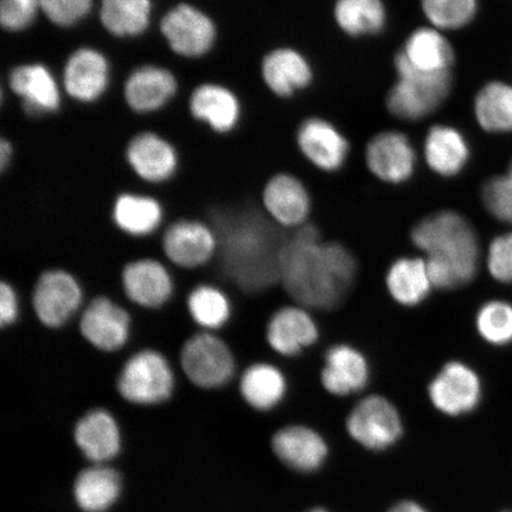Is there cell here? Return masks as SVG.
Listing matches in <instances>:
<instances>
[{
    "mask_svg": "<svg viewBox=\"0 0 512 512\" xmlns=\"http://www.w3.org/2000/svg\"><path fill=\"white\" fill-rule=\"evenodd\" d=\"M357 275L355 256L342 243L323 241L313 224L294 230L280 255V283L309 310L330 311L347 298Z\"/></svg>",
    "mask_w": 512,
    "mask_h": 512,
    "instance_id": "cell-1",
    "label": "cell"
},
{
    "mask_svg": "<svg viewBox=\"0 0 512 512\" xmlns=\"http://www.w3.org/2000/svg\"><path fill=\"white\" fill-rule=\"evenodd\" d=\"M273 223L254 211L214 217L220 270L243 292L260 293L280 283V255L286 238H281Z\"/></svg>",
    "mask_w": 512,
    "mask_h": 512,
    "instance_id": "cell-2",
    "label": "cell"
},
{
    "mask_svg": "<svg viewBox=\"0 0 512 512\" xmlns=\"http://www.w3.org/2000/svg\"><path fill=\"white\" fill-rule=\"evenodd\" d=\"M415 248L425 254L434 288L458 290L476 278L480 248L475 228L456 210L435 211L412 229Z\"/></svg>",
    "mask_w": 512,
    "mask_h": 512,
    "instance_id": "cell-3",
    "label": "cell"
},
{
    "mask_svg": "<svg viewBox=\"0 0 512 512\" xmlns=\"http://www.w3.org/2000/svg\"><path fill=\"white\" fill-rule=\"evenodd\" d=\"M396 81L386 95L387 111L395 119L406 123H419L430 118L450 98L453 73H422L409 66L399 51L393 60Z\"/></svg>",
    "mask_w": 512,
    "mask_h": 512,
    "instance_id": "cell-4",
    "label": "cell"
},
{
    "mask_svg": "<svg viewBox=\"0 0 512 512\" xmlns=\"http://www.w3.org/2000/svg\"><path fill=\"white\" fill-rule=\"evenodd\" d=\"M175 386L174 369L155 349H143L127 358L117 381L121 398L137 406H156L170 400Z\"/></svg>",
    "mask_w": 512,
    "mask_h": 512,
    "instance_id": "cell-5",
    "label": "cell"
},
{
    "mask_svg": "<svg viewBox=\"0 0 512 512\" xmlns=\"http://www.w3.org/2000/svg\"><path fill=\"white\" fill-rule=\"evenodd\" d=\"M181 367L187 379L201 389H219L236 373L232 349L214 332L201 331L183 344Z\"/></svg>",
    "mask_w": 512,
    "mask_h": 512,
    "instance_id": "cell-6",
    "label": "cell"
},
{
    "mask_svg": "<svg viewBox=\"0 0 512 512\" xmlns=\"http://www.w3.org/2000/svg\"><path fill=\"white\" fill-rule=\"evenodd\" d=\"M364 162L377 181L398 187L415 176L419 158L408 134L399 130H384L368 140Z\"/></svg>",
    "mask_w": 512,
    "mask_h": 512,
    "instance_id": "cell-7",
    "label": "cell"
},
{
    "mask_svg": "<svg viewBox=\"0 0 512 512\" xmlns=\"http://www.w3.org/2000/svg\"><path fill=\"white\" fill-rule=\"evenodd\" d=\"M83 304L79 280L66 270L44 271L32 292V309L48 329H61L78 313Z\"/></svg>",
    "mask_w": 512,
    "mask_h": 512,
    "instance_id": "cell-8",
    "label": "cell"
},
{
    "mask_svg": "<svg viewBox=\"0 0 512 512\" xmlns=\"http://www.w3.org/2000/svg\"><path fill=\"white\" fill-rule=\"evenodd\" d=\"M296 145L306 162L325 174H336L349 162L348 137L335 123L319 115H311L298 125Z\"/></svg>",
    "mask_w": 512,
    "mask_h": 512,
    "instance_id": "cell-9",
    "label": "cell"
},
{
    "mask_svg": "<svg viewBox=\"0 0 512 512\" xmlns=\"http://www.w3.org/2000/svg\"><path fill=\"white\" fill-rule=\"evenodd\" d=\"M350 437L371 451H382L401 438V415L392 401L369 395L352 409L347 420Z\"/></svg>",
    "mask_w": 512,
    "mask_h": 512,
    "instance_id": "cell-10",
    "label": "cell"
},
{
    "mask_svg": "<svg viewBox=\"0 0 512 512\" xmlns=\"http://www.w3.org/2000/svg\"><path fill=\"white\" fill-rule=\"evenodd\" d=\"M427 389L433 407L454 418L475 411L482 400L479 376L475 370L459 361L445 363Z\"/></svg>",
    "mask_w": 512,
    "mask_h": 512,
    "instance_id": "cell-11",
    "label": "cell"
},
{
    "mask_svg": "<svg viewBox=\"0 0 512 512\" xmlns=\"http://www.w3.org/2000/svg\"><path fill=\"white\" fill-rule=\"evenodd\" d=\"M132 319L123 306L100 296L88 303L81 312L80 334L96 350L115 352L123 349L130 339Z\"/></svg>",
    "mask_w": 512,
    "mask_h": 512,
    "instance_id": "cell-12",
    "label": "cell"
},
{
    "mask_svg": "<svg viewBox=\"0 0 512 512\" xmlns=\"http://www.w3.org/2000/svg\"><path fill=\"white\" fill-rule=\"evenodd\" d=\"M163 252L171 264L195 270L216 258L219 240L213 227L196 220H179L165 229Z\"/></svg>",
    "mask_w": 512,
    "mask_h": 512,
    "instance_id": "cell-13",
    "label": "cell"
},
{
    "mask_svg": "<svg viewBox=\"0 0 512 512\" xmlns=\"http://www.w3.org/2000/svg\"><path fill=\"white\" fill-rule=\"evenodd\" d=\"M261 201L275 226L296 230L309 223L312 197L305 183L296 175L280 172L268 179Z\"/></svg>",
    "mask_w": 512,
    "mask_h": 512,
    "instance_id": "cell-14",
    "label": "cell"
},
{
    "mask_svg": "<svg viewBox=\"0 0 512 512\" xmlns=\"http://www.w3.org/2000/svg\"><path fill=\"white\" fill-rule=\"evenodd\" d=\"M261 76L271 93L280 99H292L315 83L313 64L303 51L294 47H278L264 56Z\"/></svg>",
    "mask_w": 512,
    "mask_h": 512,
    "instance_id": "cell-15",
    "label": "cell"
},
{
    "mask_svg": "<svg viewBox=\"0 0 512 512\" xmlns=\"http://www.w3.org/2000/svg\"><path fill=\"white\" fill-rule=\"evenodd\" d=\"M160 30L170 48L185 57L207 54L216 38L213 21L188 4L178 5L169 11L160 24Z\"/></svg>",
    "mask_w": 512,
    "mask_h": 512,
    "instance_id": "cell-16",
    "label": "cell"
},
{
    "mask_svg": "<svg viewBox=\"0 0 512 512\" xmlns=\"http://www.w3.org/2000/svg\"><path fill=\"white\" fill-rule=\"evenodd\" d=\"M319 328L309 309L288 305L275 311L266 326V341L283 357H296L318 342Z\"/></svg>",
    "mask_w": 512,
    "mask_h": 512,
    "instance_id": "cell-17",
    "label": "cell"
},
{
    "mask_svg": "<svg viewBox=\"0 0 512 512\" xmlns=\"http://www.w3.org/2000/svg\"><path fill=\"white\" fill-rule=\"evenodd\" d=\"M121 285L130 302L147 310L163 307L175 290L168 268L150 258L128 262L121 273Z\"/></svg>",
    "mask_w": 512,
    "mask_h": 512,
    "instance_id": "cell-18",
    "label": "cell"
},
{
    "mask_svg": "<svg viewBox=\"0 0 512 512\" xmlns=\"http://www.w3.org/2000/svg\"><path fill=\"white\" fill-rule=\"evenodd\" d=\"M471 145L458 127L435 124L422 142V157L435 176L454 178L463 174L471 160Z\"/></svg>",
    "mask_w": 512,
    "mask_h": 512,
    "instance_id": "cell-19",
    "label": "cell"
},
{
    "mask_svg": "<svg viewBox=\"0 0 512 512\" xmlns=\"http://www.w3.org/2000/svg\"><path fill=\"white\" fill-rule=\"evenodd\" d=\"M370 366L361 350L350 344H335L326 350L320 382L331 395L344 396L362 392L370 381Z\"/></svg>",
    "mask_w": 512,
    "mask_h": 512,
    "instance_id": "cell-20",
    "label": "cell"
},
{
    "mask_svg": "<svg viewBox=\"0 0 512 512\" xmlns=\"http://www.w3.org/2000/svg\"><path fill=\"white\" fill-rule=\"evenodd\" d=\"M409 66L422 73H450L457 54L445 32L424 25L415 28L398 50Z\"/></svg>",
    "mask_w": 512,
    "mask_h": 512,
    "instance_id": "cell-21",
    "label": "cell"
},
{
    "mask_svg": "<svg viewBox=\"0 0 512 512\" xmlns=\"http://www.w3.org/2000/svg\"><path fill=\"white\" fill-rule=\"evenodd\" d=\"M272 447L281 462L299 472L318 470L328 457L322 435L302 425L281 428L274 434Z\"/></svg>",
    "mask_w": 512,
    "mask_h": 512,
    "instance_id": "cell-22",
    "label": "cell"
},
{
    "mask_svg": "<svg viewBox=\"0 0 512 512\" xmlns=\"http://www.w3.org/2000/svg\"><path fill=\"white\" fill-rule=\"evenodd\" d=\"M110 80L106 57L91 48H82L69 57L64 68V88L72 98L93 102L105 93Z\"/></svg>",
    "mask_w": 512,
    "mask_h": 512,
    "instance_id": "cell-23",
    "label": "cell"
},
{
    "mask_svg": "<svg viewBox=\"0 0 512 512\" xmlns=\"http://www.w3.org/2000/svg\"><path fill=\"white\" fill-rule=\"evenodd\" d=\"M74 437L85 457L96 464L117 457L121 448L118 422L106 409H93L83 415L75 426Z\"/></svg>",
    "mask_w": 512,
    "mask_h": 512,
    "instance_id": "cell-24",
    "label": "cell"
},
{
    "mask_svg": "<svg viewBox=\"0 0 512 512\" xmlns=\"http://www.w3.org/2000/svg\"><path fill=\"white\" fill-rule=\"evenodd\" d=\"M127 160L136 174L150 183L168 181L177 169L174 147L155 133H142L127 147Z\"/></svg>",
    "mask_w": 512,
    "mask_h": 512,
    "instance_id": "cell-25",
    "label": "cell"
},
{
    "mask_svg": "<svg viewBox=\"0 0 512 512\" xmlns=\"http://www.w3.org/2000/svg\"><path fill=\"white\" fill-rule=\"evenodd\" d=\"M10 87L12 92L21 96L24 110L28 114H44L59 110V87L49 69L42 64H24L12 70Z\"/></svg>",
    "mask_w": 512,
    "mask_h": 512,
    "instance_id": "cell-26",
    "label": "cell"
},
{
    "mask_svg": "<svg viewBox=\"0 0 512 512\" xmlns=\"http://www.w3.org/2000/svg\"><path fill=\"white\" fill-rule=\"evenodd\" d=\"M389 296L403 307L426 302L434 288L425 258L402 256L389 266L386 274Z\"/></svg>",
    "mask_w": 512,
    "mask_h": 512,
    "instance_id": "cell-27",
    "label": "cell"
},
{
    "mask_svg": "<svg viewBox=\"0 0 512 512\" xmlns=\"http://www.w3.org/2000/svg\"><path fill=\"white\" fill-rule=\"evenodd\" d=\"M176 92L177 81L169 70L145 66L128 78L125 99L133 111L150 113L168 104Z\"/></svg>",
    "mask_w": 512,
    "mask_h": 512,
    "instance_id": "cell-28",
    "label": "cell"
},
{
    "mask_svg": "<svg viewBox=\"0 0 512 512\" xmlns=\"http://www.w3.org/2000/svg\"><path fill=\"white\" fill-rule=\"evenodd\" d=\"M240 394L249 407L259 412L277 408L287 395V377L280 368L267 362H256L243 370Z\"/></svg>",
    "mask_w": 512,
    "mask_h": 512,
    "instance_id": "cell-29",
    "label": "cell"
},
{
    "mask_svg": "<svg viewBox=\"0 0 512 512\" xmlns=\"http://www.w3.org/2000/svg\"><path fill=\"white\" fill-rule=\"evenodd\" d=\"M332 17L339 31L351 38L380 36L389 24L384 0H336Z\"/></svg>",
    "mask_w": 512,
    "mask_h": 512,
    "instance_id": "cell-30",
    "label": "cell"
},
{
    "mask_svg": "<svg viewBox=\"0 0 512 512\" xmlns=\"http://www.w3.org/2000/svg\"><path fill=\"white\" fill-rule=\"evenodd\" d=\"M190 111L220 133L233 131L239 124L241 105L232 91L219 85H203L192 93Z\"/></svg>",
    "mask_w": 512,
    "mask_h": 512,
    "instance_id": "cell-31",
    "label": "cell"
},
{
    "mask_svg": "<svg viewBox=\"0 0 512 512\" xmlns=\"http://www.w3.org/2000/svg\"><path fill=\"white\" fill-rule=\"evenodd\" d=\"M163 217V207L149 196L123 194L114 202L112 219L115 226L133 238H145L155 233Z\"/></svg>",
    "mask_w": 512,
    "mask_h": 512,
    "instance_id": "cell-32",
    "label": "cell"
},
{
    "mask_svg": "<svg viewBox=\"0 0 512 512\" xmlns=\"http://www.w3.org/2000/svg\"><path fill=\"white\" fill-rule=\"evenodd\" d=\"M121 492L119 473L98 465L82 471L74 485V496L86 512H105L118 501Z\"/></svg>",
    "mask_w": 512,
    "mask_h": 512,
    "instance_id": "cell-33",
    "label": "cell"
},
{
    "mask_svg": "<svg viewBox=\"0 0 512 512\" xmlns=\"http://www.w3.org/2000/svg\"><path fill=\"white\" fill-rule=\"evenodd\" d=\"M473 113L485 132H512V86L502 81L485 83L475 96Z\"/></svg>",
    "mask_w": 512,
    "mask_h": 512,
    "instance_id": "cell-34",
    "label": "cell"
},
{
    "mask_svg": "<svg viewBox=\"0 0 512 512\" xmlns=\"http://www.w3.org/2000/svg\"><path fill=\"white\" fill-rule=\"evenodd\" d=\"M150 0H101L100 21L118 37L143 34L151 19Z\"/></svg>",
    "mask_w": 512,
    "mask_h": 512,
    "instance_id": "cell-35",
    "label": "cell"
},
{
    "mask_svg": "<svg viewBox=\"0 0 512 512\" xmlns=\"http://www.w3.org/2000/svg\"><path fill=\"white\" fill-rule=\"evenodd\" d=\"M189 315L203 331L214 332L227 325L232 317V303L220 287L202 284L189 293Z\"/></svg>",
    "mask_w": 512,
    "mask_h": 512,
    "instance_id": "cell-36",
    "label": "cell"
},
{
    "mask_svg": "<svg viewBox=\"0 0 512 512\" xmlns=\"http://www.w3.org/2000/svg\"><path fill=\"white\" fill-rule=\"evenodd\" d=\"M422 15L431 27L440 31L463 30L475 21L478 0H420Z\"/></svg>",
    "mask_w": 512,
    "mask_h": 512,
    "instance_id": "cell-37",
    "label": "cell"
},
{
    "mask_svg": "<svg viewBox=\"0 0 512 512\" xmlns=\"http://www.w3.org/2000/svg\"><path fill=\"white\" fill-rule=\"evenodd\" d=\"M476 326L485 342L492 345L511 343L512 305L501 300L485 303L477 312Z\"/></svg>",
    "mask_w": 512,
    "mask_h": 512,
    "instance_id": "cell-38",
    "label": "cell"
},
{
    "mask_svg": "<svg viewBox=\"0 0 512 512\" xmlns=\"http://www.w3.org/2000/svg\"><path fill=\"white\" fill-rule=\"evenodd\" d=\"M482 200L495 219L512 224V162L505 174L491 177L484 183Z\"/></svg>",
    "mask_w": 512,
    "mask_h": 512,
    "instance_id": "cell-39",
    "label": "cell"
},
{
    "mask_svg": "<svg viewBox=\"0 0 512 512\" xmlns=\"http://www.w3.org/2000/svg\"><path fill=\"white\" fill-rule=\"evenodd\" d=\"M93 0H41L43 14L59 27L68 28L85 18Z\"/></svg>",
    "mask_w": 512,
    "mask_h": 512,
    "instance_id": "cell-40",
    "label": "cell"
},
{
    "mask_svg": "<svg viewBox=\"0 0 512 512\" xmlns=\"http://www.w3.org/2000/svg\"><path fill=\"white\" fill-rule=\"evenodd\" d=\"M486 265L491 277L499 283H512V233L499 235L492 240Z\"/></svg>",
    "mask_w": 512,
    "mask_h": 512,
    "instance_id": "cell-41",
    "label": "cell"
},
{
    "mask_svg": "<svg viewBox=\"0 0 512 512\" xmlns=\"http://www.w3.org/2000/svg\"><path fill=\"white\" fill-rule=\"evenodd\" d=\"M41 0H0V23L9 31H21L34 22Z\"/></svg>",
    "mask_w": 512,
    "mask_h": 512,
    "instance_id": "cell-42",
    "label": "cell"
},
{
    "mask_svg": "<svg viewBox=\"0 0 512 512\" xmlns=\"http://www.w3.org/2000/svg\"><path fill=\"white\" fill-rule=\"evenodd\" d=\"M21 313L18 294L15 287L6 281L0 284V326L8 328L14 325Z\"/></svg>",
    "mask_w": 512,
    "mask_h": 512,
    "instance_id": "cell-43",
    "label": "cell"
},
{
    "mask_svg": "<svg viewBox=\"0 0 512 512\" xmlns=\"http://www.w3.org/2000/svg\"><path fill=\"white\" fill-rule=\"evenodd\" d=\"M12 156L11 143L6 139L0 140V169L4 171L9 165Z\"/></svg>",
    "mask_w": 512,
    "mask_h": 512,
    "instance_id": "cell-44",
    "label": "cell"
},
{
    "mask_svg": "<svg viewBox=\"0 0 512 512\" xmlns=\"http://www.w3.org/2000/svg\"><path fill=\"white\" fill-rule=\"evenodd\" d=\"M388 512H427L424 508L420 507L419 504L414 502H401L396 504L395 507L390 509Z\"/></svg>",
    "mask_w": 512,
    "mask_h": 512,
    "instance_id": "cell-45",
    "label": "cell"
},
{
    "mask_svg": "<svg viewBox=\"0 0 512 512\" xmlns=\"http://www.w3.org/2000/svg\"><path fill=\"white\" fill-rule=\"evenodd\" d=\"M309 512H329V511H326V510H324V509H320V508H318V509H313V510H311V511H309Z\"/></svg>",
    "mask_w": 512,
    "mask_h": 512,
    "instance_id": "cell-46",
    "label": "cell"
}]
</instances>
